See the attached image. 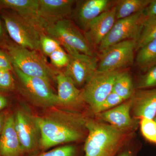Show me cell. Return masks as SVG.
<instances>
[{"label": "cell", "instance_id": "cell-1", "mask_svg": "<svg viewBox=\"0 0 156 156\" xmlns=\"http://www.w3.org/2000/svg\"><path fill=\"white\" fill-rule=\"evenodd\" d=\"M34 118L41 133L40 144L45 149L80 140L87 129V120L78 114L58 111Z\"/></svg>", "mask_w": 156, "mask_h": 156}, {"label": "cell", "instance_id": "cell-2", "mask_svg": "<svg viewBox=\"0 0 156 156\" xmlns=\"http://www.w3.org/2000/svg\"><path fill=\"white\" fill-rule=\"evenodd\" d=\"M88 131L84 145L85 156H114L132 135L123 130L95 120H87Z\"/></svg>", "mask_w": 156, "mask_h": 156}, {"label": "cell", "instance_id": "cell-3", "mask_svg": "<svg viewBox=\"0 0 156 156\" xmlns=\"http://www.w3.org/2000/svg\"><path fill=\"white\" fill-rule=\"evenodd\" d=\"M8 50L13 67L30 76L42 78L50 83L56 80L59 72L50 67L37 51L17 45L9 46Z\"/></svg>", "mask_w": 156, "mask_h": 156}, {"label": "cell", "instance_id": "cell-4", "mask_svg": "<svg viewBox=\"0 0 156 156\" xmlns=\"http://www.w3.org/2000/svg\"><path fill=\"white\" fill-rule=\"evenodd\" d=\"M14 69L19 80L20 92L31 102L45 108L60 105L57 94L53 92L49 81L26 75L17 69Z\"/></svg>", "mask_w": 156, "mask_h": 156}, {"label": "cell", "instance_id": "cell-5", "mask_svg": "<svg viewBox=\"0 0 156 156\" xmlns=\"http://www.w3.org/2000/svg\"><path fill=\"white\" fill-rule=\"evenodd\" d=\"M2 17L9 36L17 45L30 50H41V30L17 14H5Z\"/></svg>", "mask_w": 156, "mask_h": 156}, {"label": "cell", "instance_id": "cell-6", "mask_svg": "<svg viewBox=\"0 0 156 156\" xmlns=\"http://www.w3.org/2000/svg\"><path fill=\"white\" fill-rule=\"evenodd\" d=\"M123 72L122 70L105 72L96 70L85 84L82 90V98L92 111L112 91L116 80Z\"/></svg>", "mask_w": 156, "mask_h": 156}, {"label": "cell", "instance_id": "cell-7", "mask_svg": "<svg viewBox=\"0 0 156 156\" xmlns=\"http://www.w3.org/2000/svg\"><path fill=\"white\" fill-rule=\"evenodd\" d=\"M146 17L144 10L126 18L117 20L98 46L101 53L112 45L127 40L138 41Z\"/></svg>", "mask_w": 156, "mask_h": 156}, {"label": "cell", "instance_id": "cell-8", "mask_svg": "<svg viewBox=\"0 0 156 156\" xmlns=\"http://www.w3.org/2000/svg\"><path fill=\"white\" fill-rule=\"evenodd\" d=\"M45 30L48 35L58 41L63 47L67 46L81 53L95 56L92 47L85 36L69 20L66 18L48 25Z\"/></svg>", "mask_w": 156, "mask_h": 156}, {"label": "cell", "instance_id": "cell-9", "mask_svg": "<svg viewBox=\"0 0 156 156\" xmlns=\"http://www.w3.org/2000/svg\"><path fill=\"white\" fill-rule=\"evenodd\" d=\"M137 42L127 40L109 47L101 52L97 71H112L122 70L133 64Z\"/></svg>", "mask_w": 156, "mask_h": 156}, {"label": "cell", "instance_id": "cell-10", "mask_svg": "<svg viewBox=\"0 0 156 156\" xmlns=\"http://www.w3.org/2000/svg\"><path fill=\"white\" fill-rule=\"evenodd\" d=\"M63 47L69 56L64 73L77 87L85 85L97 70V58L81 53L70 47Z\"/></svg>", "mask_w": 156, "mask_h": 156}, {"label": "cell", "instance_id": "cell-11", "mask_svg": "<svg viewBox=\"0 0 156 156\" xmlns=\"http://www.w3.org/2000/svg\"><path fill=\"white\" fill-rule=\"evenodd\" d=\"M14 124L23 152L33 150L40 144L41 133L34 117L24 111H17Z\"/></svg>", "mask_w": 156, "mask_h": 156}, {"label": "cell", "instance_id": "cell-12", "mask_svg": "<svg viewBox=\"0 0 156 156\" xmlns=\"http://www.w3.org/2000/svg\"><path fill=\"white\" fill-rule=\"evenodd\" d=\"M116 6L107 10L89 23L85 37L91 47L98 46L109 33L116 22Z\"/></svg>", "mask_w": 156, "mask_h": 156}, {"label": "cell", "instance_id": "cell-13", "mask_svg": "<svg viewBox=\"0 0 156 156\" xmlns=\"http://www.w3.org/2000/svg\"><path fill=\"white\" fill-rule=\"evenodd\" d=\"M76 2L73 0H39V17L47 27L66 19L72 11L73 5Z\"/></svg>", "mask_w": 156, "mask_h": 156}, {"label": "cell", "instance_id": "cell-14", "mask_svg": "<svg viewBox=\"0 0 156 156\" xmlns=\"http://www.w3.org/2000/svg\"><path fill=\"white\" fill-rule=\"evenodd\" d=\"M132 97L113 108L97 114L99 119L119 129L131 130L135 127V122L131 116Z\"/></svg>", "mask_w": 156, "mask_h": 156}, {"label": "cell", "instance_id": "cell-15", "mask_svg": "<svg viewBox=\"0 0 156 156\" xmlns=\"http://www.w3.org/2000/svg\"><path fill=\"white\" fill-rule=\"evenodd\" d=\"M131 109L134 117L154 119L156 116V88L139 89L132 97Z\"/></svg>", "mask_w": 156, "mask_h": 156}, {"label": "cell", "instance_id": "cell-16", "mask_svg": "<svg viewBox=\"0 0 156 156\" xmlns=\"http://www.w3.org/2000/svg\"><path fill=\"white\" fill-rule=\"evenodd\" d=\"M0 7L14 10L17 15L42 31L46 28V25L38 15L39 0H0Z\"/></svg>", "mask_w": 156, "mask_h": 156}, {"label": "cell", "instance_id": "cell-17", "mask_svg": "<svg viewBox=\"0 0 156 156\" xmlns=\"http://www.w3.org/2000/svg\"><path fill=\"white\" fill-rule=\"evenodd\" d=\"M56 81L57 84V95L60 105L73 107L84 102L82 90L78 89L71 79L64 72H58Z\"/></svg>", "mask_w": 156, "mask_h": 156}, {"label": "cell", "instance_id": "cell-18", "mask_svg": "<svg viewBox=\"0 0 156 156\" xmlns=\"http://www.w3.org/2000/svg\"><path fill=\"white\" fill-rule=\"evenodd\" d=\"M111 2L108 0L79 1L76 10V20L81 27L86 30L91 21L108 10Z\"/></svg>", "mask_w": 156, "mask_h": 156}, {"label": "cell", "instance_id": "cell-19", "mask_svg": "<svg viewBox=\"0 0 156 156\" xmlns=\"http://www.w3.org/2000/svg\"><path fill=\"white\" fill-rule=\"evenodd\" d=\"M23 152L15 128L14 116L7 117L0 136V156H19Z\"/></svg>", "mask_w": 156, "mask_h": 156}, {"label": "cell", "instance_id": "cell-20", "mask_svg": "<svg viewBox=\"0 0 156 156\" xmlns=\"http://www.w3.org/2000/svg\"><path fill=\"white\" fill-rule=\"evenodd\" d=\"M136 61L143 71L156 66V39L147 43L137 50Z\"/></svg>", "mask_w": 156, "mask_h": 156}, {"label": "cell", "instance_id": "cell-21", "mask_svg": "<svg viewBox=\"0 0 156 156\" xmlns=\"http://www.w3.org/2000/svg\"><path fill=\"white\" fill-rule=\"evenodd\" d=\"M151 0H122L119 1L116 11V20L129 17L144 11L148 6Z\"/></svg>", "mask_w": 156, "mask_h": 156}, {"label": "cell", "instance_id": "cell-22", "mask_svg": "<svg viewBox=\"0 0 156 156\" xmlns=\"http://www.w3.org/2000/svg\"><path fill=\"white\" fill-rule=\"evenodd\" d=\"M112 91L125 101L133 96L135 91L132 78L128 72H123L117 78L113 87Z\"/></svg>", "mask_w": 156, "mask_h": 156}, {"label": "cell", "instance_id": "cell-23", "mask_svg": "<svg viewBox=\"0 0 156 156\" xmlns=\"http://www.w3.org/2000/svg\"><path fill=\"white\" fill-rule=\"evenodd\" d=\"M156 39V15L146 16L140 36L137 42L136 50L147 43Z\"/></svg>", "mask_w": 156, "mask_h": 156}, {"label": "cell", "instance_id": "cell-24", "mask_svg": "<svg viewBox=\"0 0 156 156\" xmlns=\"http://www.w3.org/2000/svg\"><path fill=\"white\" fill-rule=\"evenodd\" d=\"M140 129L143 136L148 141L156 144V122L152 119H140Z\"/></svg>", "mask_w": 156, "mask_h": 156}, {"label": "cell", "instance_id": "cell-25", "mask_svg": "<svg viewBox=\"0 0 156 156\" xmlns=\"http://www.w3.org/2000/svg\"><path fill=\"white\" fill-rule=\"evenodd\" d=\"M61 47V44L56 39L49 35H41L40 38L41 50L48 56L53 52Z\"/></svg>", "mask_w": 156, "mask_h": 156}, {"label": "cell", "instance_id": "cell-26", "mask_svg": "<svg viewBox=\"0 0 156 156\" xmlns=\"http://www.w3.org/2000/svg\"><path fill=\"white\" fill-rule=\"evenodd\" d=\"M125 101L115 92L112 91L103 102L93 111L95 113L98 114L106 111L118 106Z\"/></svg>", "mask_w": 156, "mask_h": 156}, {"label": "cell", "instance_id": "cell-27", "mask_svg": "<svg viewBox=\"0 0 156 156\" xmlns=\"http://www.w3.org/2000/svg\"><path fill=\"white\" fill-rule=\"evenodd\" d=\"M156 87V66L146 72L141 76L136 85L138 89H149Z\"/></svg>", "mask_w": 156, "mask_h": 156}, {"label": "cell", "instance_id": "cell-28", "mask_svg": "<svg viewBox=\"0 0 156 156\" xmlns=\"http://www.w3.org/2000/svg\"><path fill=\"white\" fill-rule=\"evenodd\" d=\"M52 64L55 67H66L69 60V56L62 47L55 50L49 56Z\"/></svg>", "mask_w": 156, "mask_h": 156}, {"label": "cell", "instance_id": "cell-29", "mask_svg": "<svg viewBox=\"0 0 156 156\" xmlns=\"http://www.w3.org/2000/svg\"><path fill=\"white\" fill-rule=\"evenodd\" d=\"M11 70H0V92L11 91L14 87V80Z\"/></svg>", "mask_w": 156, "mask_h": 156}, {"label": "cell", "instance_id": "cell-30", "mask_svg": "<svg viewBox=\"0 0 156 156\" xmlns=\"http://www.w3.org/2000/svg\"><path fill=\"white\" fill-rule=\"evenodd\" d=\"M75 149L73 146L66 145L55 149L39 156H74Z\"/></svg>", "mask_w": 156, "mask_h": 156}, {"label": "cell", "instance_id": "cell-31", "mask_svg": "<svg viewBox=\"0 0 156 156\" xmlns=\"http://www.w3.org/2000/svg\"><path fill=\"white\" fill-rule=\"evenodd\" d=\"M13 65L9 54L0 50V70L12 69Z\"/></svg>", "mask_w": 156, "mask_h": 156}, {"label": "cell", "instance_id": "cell-32", "mask_svg": "<svg viewBox=\"0 0 156 156\" xmlns=\"http://www.w3.org/2000/svg\"><path fill=\"white\" fill-rule=\"evenodd\" d=\"M146 16L156 15V0H151L148 6L144 10Z\"/></svg>", "mask_w": 156, "mask_h": 156}, {"label": "cell", "instance_id": "cell-33", "mask_svg": "<svg viewBox=\"0 0 156 156\" xmlns=\"http://www.w3.org/2000/svg\"><path fill=\"white\" fill-rule=\"evenodd\" d=\"M8 105V101L5 98L0 95V111L6 107Z\"/></svg>", "mask_w": 156, "mask_h": 156}, {"label": "cell", "instance_id": "cell-34", "mask_svg": "<svg viewBox=\"0 0 156 156\" xmlns=\"http://www.w3.org/2000/svg\"><path fill=\"white\" fill-rule=\"evenodd\" d=\"M5 119L4 118V116L0 114V136L5 126Z\"/></svg>", "mask_w": 156, "mask_h": 156}, {"label": "cell", "instance_id": "cell-35", "mask_svg": "<svg viewBox=\"0 0 156 156\" xmlns=\"http://www.w3.org/2000/svg\"><path fill=\"white\" fill-rule=\"evenodd\" d=\"M119 156H132V154L129 151H126L122 153Z\"/></svg>", "mask_w": 156, "mask_h": 156}, {"label": "cell", "instance_id": "cell-36", "mask_svg": "<svg viewBox=\"0 0 156 156\" xmlns=\"http://www.w3.org/2000/svg\"><path fill=\"white\" fill-rule=\"evenodd\" d=\"M3 34V29L2 27V24H1V21H0V37L2 36Z\"/></svg>", "mask_w": 156, "mask_h": 156}, {"label": "cell", "instance_id": "cell-37", "mask_svg": "<svg viewBox=\"0 0 156 156\" xmlns=\"http://www.w3.org/2000/svg\"><path fill=\"white\" fill-rule=\"evenodd\" d=\"M155 121L156 122V117H155V119H154Z\"/></svg>", "mask_w": 156, "mask_h": 156}]
</instances>
